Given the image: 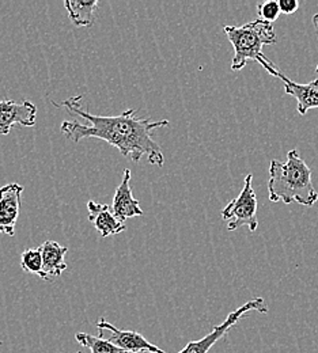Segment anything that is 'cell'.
Here are the masks:
<instances>
[{
	"mask_svg": "<svg viewBox=\"0 0 318 353\" xmlns=\"http://www.w3.org/2000/svg\"><path fill=\"white\" fill-rule=\"evenodd\" d=\"M89 221L94 224L95 230L101 234L102 238L117 235L126 231V224L119 221L112 211V207L108 204H99L95 201L88 203Z\"/></svg>",
	"mask_w": 318,
	"mask_h": 353,
	"instance_id": "cell-11",
	"label": "cell"
},
{
	"mask_svg": "<svg viewBox=\"0 0 318 353\" xmlns=\"http://www.w3.org/2000/svg\"><path fill=\"white\" fill-rule=\"evenodd\" d=\"M22 193L23 186L19 183H7L0 188V234L15 235Z\"/></svg>",
	"mask_w": 318,
	"mask_h": 353,
	"instance_id": "cell-9",
	"label": "cell"
},
{
	"mask_svg": "<svg viewBox=\"0 0 318 353\" xmlns=\"http://www.w3.org/2000/svg\"><path fill=\"white\" fill-rule=\"evenodd\" d=\"M279 7L281 14H294L298 10L299 3L297 0H279Z\"/></svg>",
	"mask_w": 318,
	"mask_h": 353,
	"instance_id": "cell-17",
	"label": "cell"
},
{
	"mask_svg": "<svg viewBox=\"0 0 318 353\" xmlns=\"http://www.w3.org/2000/svg\"><path fill=\"white\" fill-rule=\"evenodd\" d=\"M268 196L272 203L313 207L318 201V193L312 181V170L299 157L298 150L287 154V161L273 159L270 166Z\"/></svg>",
	"mask_w": 318,
	"mask_h": 353,
	"instance_id": "cell-2",
	"label": "cell"
},
{
	"mask_svg": "<svg viewBox=\"0 0 318 353\" xmlns=\"http://www.w3.org/2000/svg\"><path fill=\"white\" fill-rule=\"evenodd\" d=\"M81 99L82 97H71L61 103L68 113L86 120V124L79 121L61 123L60 131L68 140L79 143L83 139L97 137L116 147L124 157H130L134 163L147 157L151 165L163 166L165 157L159 144L152 139V132L169 127L168 120L137 119V109H127L119 116H95L83 109Z\"/></svg>",
	"mask_w": 318,
	"mask_h": 353,
	"instance_id": "cell-1",
	"label": "cell"
},
{
	"mask_svg": "<svg viewBox=\"0 0 318 353\" xmlns=\"http://www.w3.org/2000/svg\"><path fill=\"white\" fill-rule=\"evenodd\" d=\"M21 266L25 272L33 273L40 276L43 280H46L44 273V263H43V253L40 248L36 249H26L21 256Z\"/></svg>",
	"mask_w": 318,
	"mask_h": 353,
	"instance_id": "cell-15",
	"label": "cell"
},
{
	"mask_svg": "<svg viewBox=\"0 0 318 353\" xmlns=\"http://www.w3.org/2000/svg\"><path fill=\"white\" fill-rule=\"evenodd\" d=\"M75 339L81 345L90 350L91 353H127L126 351L117 348L116 345H113L112 343H109L101 337L91 336L89 333H78L75 336Z\"/></svg>",
	"mask_w": 318,
	"mask_h": 353,
	"instance_id": "cell-14",
	"label": "cell"
},
{
	"mask_svg": "<svg viewBox=\"0 0 318 353\" xmlns=\"http://www.w3.org/2000/svg\"><path fill=\"white\" fill-rule=\"evenodd\" d=\"M257 63L263 65V68L275 78L280 79L284 83V91L286 94L294 97L297 99V110L299 114L305 116L308 110L318 108V79H315L310 83L302 85L297 83L291 79H288L283 72H280L271 60H268L266 56L261 57Z\"/></svg>",
	"mask_w": 318,
	"mask_h": 353,
	"instance_id": "cell-6",
	"label": "cell"
},
{
	"mask_svg": "<svg viewBox=\"0 0 318 353\" xmlns=\"http://www.w3.org/2000/svg\"><path fill=\"white\" fill-rule=\"evenodd\" d=\"M253 176L248 174L244 181V188L238 197L231 200L222 211V219L228 221V231H235L246 225L250 231L259 227L257 221V196L252 186Z\"/></svg>",
	"mask_w": 318,
	"mask_h": 353,
	"instance_id": "cell-4",
	"label": "cell"
},
{
	"mask_svg": "<svg viewBox=\"0 0 318 353\" xmlns=\"http://www.w3.org/2000/svg\"><path fill=\"white\" fill-rule=\"evenodd\" d=\"M99 337L112 343L117 348L127 353H166L157 345L148 343L141 334L132 330H120L106 319L101 318L97 322Z\"/></svg>",
	"mask_w": 318,
	"mask_h": 353,
	"instance_id": "cell-7",
	"label": "cell"
},
{
	"mask_svg": "<svg viewBox=\"0 0 318 353\" xmlns=\"http://www.w3.org/2000/svg\"><path fill=\"white\" fill-rule=\"evenodd\" d=\"M99 1H79V0H66L64 7L68 11L71 22L77 28H90L95 21V10Z\"/></svg>",
	"mask_w": 318,
	"mask_h": 353,
	"instance_id": "cell-13",
	"label": "cell"
},
{
	"mask_svg": "<svg viewBox=\"0 0 318 353\" xmlns=\"http://www.w3.org/2000/svg\"><path fill=\"white\" fill-rule=\"evenodd\" d=\"M40 249L43 253L46 281H50L52 279L59 277L67 269L66 254L68 249L60 246L56 241H46L40 246Z\"/></svg>",
	"mask_w": 318,
	"mask_h": 353,
	"instance_id": "cell-12",
	"label": "cell"
},
{
	"mask_svg": "<svg viewBox=\"0 0 318 353\" xmlns=\"http://www.w3.org/2000/svg\"><path fill=\"white\" fill-rule=\"evenodd\" d=\"M0 345H3V343H1V341H0Z\"/></svg>",
	"mask_w": 318,
	"mask_h": 353,
	"instance_id": "cell-19",
	"label": "cell"
},
{
	"mask_svg": "<svg viewBox=\"0 0 318 353\" xmlns=\"http://www.w3.org/2000/svg\"><path fill=\"white\" fill-rule=\"evenodd\" d=\"M37 106L30 101L15 102L11 99L0 101V133L8 134L15 125L34 127Z\"/></svg>",
	"mask_w": 318,
	"mask_h": 353,
	"instance_id": "cell-8",
	"label": "cell"
},
{
	"mask_svg": "<svg viewBox=\"0 0 318 353\" xmlns=\"http://www.w3.org/2000/svg\"><path fill=\"white\" fill-rule=\"evenodd\" d=\"M131 170L126 169L121 183L117 186L113 201H112V211L116 215V218L120 221L132 219L137 216H143L144 212L140 208V203L132 194L131 188Z\"/></svg>",
	"mask_w": 318,
	"mask_h": 353,
	"instance_id": "cell-10",
	"label": "cell"
},
{
	"mask_svg": "<svg viewBox=\"0 0 318 353\" xmlns=\"http://www.w3.org/2000/svg\"><path fill=\"white\" fill-rule=\"evenodd\" d=\"M257 14H259V19L272 23L279 18V15L281 14L280 7H279V1L268 0V1L259 3Z\"/></svg>",
	"mask_w": 318,
	"mask_h": 353,
	"instance_id": "cell-16",
	"label": "cell"
},
{
	"mask_svg": "<svg viewBox=\"0 0 318 353\" xmlns=\"http://www.w3.org/2000/svg\"><path fill=\"white\" fill-rule=\"evenodd\" d=\"M313 25H315V28H316V30H317L318 33V14L313 15ZM316 72L318 74V65L316 67Z\"/></svg>",
	"mask_w": 318,
	"mask_h": 353,
	"instance_id": "cell-18",
	"label": "cell"
},
{
	"mask_svg": "<svg viewBox=\"0 0 318 353\" xmlns=\"http://www.w3.org/2000/svg\"><path fill=\"white\" fill-rule=\"evenodd\" d=\"M249 311H257L260 314H267L268 307L266 305V301L263 298H255L249 302H246L245 305H242L241 307L234 310L232 312H230L228 318L218 326H215L212 329V332L210 334H207L206 337H203L201 340L197 341H192L189 343L182 351L179 353H208L210 350L222 339L228 334V330L231 327H234L237 325V322L246 316V314Z\"/></svg>",
	"mask_w": 318,
	"mask_h": 353,
	"instance_id": "cell-5",
	"label": "cell"
},
{
	"mask_svg": "<svg viewBox=\"0 0 318 353\" xmlns=\"http://www.w3.org/2000/svg\"><path fill=\"white\" fill-rule=\"evenodd\" d=\"M225 33L234 48L231 70H242L248 61H259L263 54L264 45L277 43L272 23L256 19L242 26H225Z\"/></svg>",
	"mask_w": 318,
	"mask_h": 353,
	"instance_id": "cell-3",
	"label": "cell"
}]
</instances>
